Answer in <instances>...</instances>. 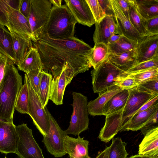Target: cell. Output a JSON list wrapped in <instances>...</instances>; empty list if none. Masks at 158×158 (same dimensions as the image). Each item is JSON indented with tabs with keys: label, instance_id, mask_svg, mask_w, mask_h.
Masks as SVG:
<instances>
[{
	"label": "cell",
	"instance_id": "1",
	"mask_svg": "<svg viewBox=\"0 0 158 158\" xmlns=\"http://www.w3.org/2000/svg\"><path fill=\"white\" fill-rule=\"evenodd\" d=\"M32 42L39 53L43 70L53 77L58 76L66 65L75 76L92 67L89 60L92 48L74 36L56 40L40 35Z\"/></svg>",
	"mask_w": 158,
	"mask_h": 158
},
{
	"label": "cell",
	"instance_id": "22",
	"mask_svg": "<svg viewBox=\"0 0 158 158\" xmlns=\"http://www.w3.org/2000/svg\"><path fill=\"white\" fill-rule=\"evenodd\" d=\"M136 58L135 49L118 54L110 53L108 60L118 68L126 72L136 64Z\"/></svg>",
	"mask_w": 158,
	"mask_h": 158
},
{
	"label": "cell",
	"instance_id": "6",
	"mask_svg": "<svg viewBox=\"0 0 158 158\" xmlns=\"http://www.w3.org/2000/svg\"><path fill=\"white\" fill-rule=\"evenodd\" d=\"M18 136L15 154L20 158H45L27 124L16 126Z\"/></svg>",
	"mask_w": 158,
	"mask_h": 158
},
{
	"label": "cell",
	"instance_id": "20",
	"mask_svg": "<svg viewBox=\"0 0 158 158\" xmlns=\"http://www.w3.org/2000/svg\"><path fill=\"white\" fill-rule=\"evenodd\" d=\"M10 33L13 48L18 64L23 59L33 47V42L31 38L26 35L14 32Z\"/></svg>",
	"mask_w": 158,
	"mask_h": 158
},
{
	"label": "cell",
	"instance_id": "5",
	"mask_svg": "<svg viewBox=\"0 0 158 158\" xmlns=\"http://www.w3.org/2000/svg\"><path fill=\"white\" fill-rule=\"evenodd\" d=\"M125 72L114 66L107 59L91 71L94 92L99 94L116 85L118 79Z\"/></svg>",
	"mask_w": 158,
	"mask_h": 158
},
{
	"label": "cell",
	"instance_id": "53",
	"mask_svg": "<svg viewBox=\"0 0 158 158\" xmlns=\"http://www.w3.org/2000/svg\"><path fill=\"white\" fill-rule=\"evenodd\" d=\"M104 150L102 151L99 152L95 158H102L104 155Z\"/></svg>",
	"mask_w": 158,
	"mask_h": 158
},
{
	"label": "cell",
	"instance_id": "19",
	"mask_svg": "<svg viewBox=\"0 0 158 158\" xmlns=\"http://www.w3.org/2000/svg\"><path fill=\"white\" fill-rule=\"evenodd\" d=\"M122 90L118 86L115 85L99 93L97 98L88 103L89 114L93 116L103 115V110L105 104L112 96Z\"/></svg>",
	"mask_w": 158,
	"mask_h": 158
},
{
	"label": "cell",
	"instance_id": "49",
	"mask_svg": "<svg viewBox=\"0 0 158 158\" xmlns=\"http://www.w3.org/2000/svg\"><path fill=\"white\" fill-rule=\"evenodd\" d=\"M121 36V35L115 34L111 35L109 40L108 45L115 43L119 39Z\"/></svg>",
	"mask_w": 158,
	"mask_h": 158
},
{
	"label": "cell",
	"instance_id": "9",
	"mask_svg": "<svg viewBox=\"0 0 158 158\" xmlns=\"http://www.w3.org/2000/svg\"><path fill=\"white\" fill-rule=\"evenodd\" d=\"M31 2L28 20L35 41L48 19L52 6L50 0H31Z\"/></svg>",
	"mask_w": 158,
	"mask_h": 158
},
{
	"label": "cell",
	"instance_id": "48",
	"mask_svg": "<svg viewBox=\"0 0 158 158\" xmlns=\"http://www.w3.org/2000/svg\"><path fill=\"white\" fill-rule=\"evenodd\" d=\"M158 95H156L145 103L135 113V114L145 110L154 105L158 104Z\"/></svg>",
	"mask_w": 158,
	"mask_h": 158
},
{
	"label": "cell",
	"instance_id": "42",
	"mask_svg": "<svg viewBox=\"0 0 158 158\" xmlns=\"http://www.w3.org/2000/svg\"><path fill=\"white\" fill-rule=\"evenodd\" d=\"M146 25L148 35L158 34V16L146 19Z\"/></svg>",
	"mask_w": 158,
	"mask_h": 158
},
{
	"label": "cell",
	"instance_id": "23",
	"mask_svg": "<svg viewBox=\"0 0 158 158\" xmlns=\"http://www.w3.org/2000/svg\"><path fill=\"white\" fill-rule=\"evenodd\" d=\"M128 90H122L112 96L104 106L103 115L106 116L123 109L129 96Z\"/></svg>",
	"mask_w": 158,
	"mask_h": 158
},
{
	"label": "cell",
	"instance_id": "33",
	"mask_svg": "<svg viewBox=\"0 0 158 158\" xmlns=\"http://www.w3.org/2000/svg\"><path fill=\"white\" fill-rule=\"evenodd\" d=\"M109 146V158H127L129 154L126 149L127 143L119 137L113 138Z\"/></svg>",
	"mask_w": 158,
	"mask_h": 158
},
{
	"label": "cell",
	"instance_id": "32",
	"mask_svg": "<svg viewBox=\"0 0 158 158\" xmlns=\"http://www.w3.org/2000/svg\"><path fill=\"white\" fill-rule=\"evenodd\" d=\"M95 25V30L93 36L94 44L103 43L108 45L111 34L107 26L106 17L99 23H96Z\"/></svg>",
	"mask_w": 158,
	"mask_h": 158
},
{
	"label": "cell",
	"instance_id": "39",
	"mask_svg": "<svg viewBox=\"0 0 158 158\" xmlns=\"http://www.w3.org/2000/svg\"><path fill=\"white\" fill-rule=\"evenodd\" d=\"M43 70L37 69L26 73L32 87L37 94L39 91Z\"/></svg>",
	"mask_w": 158,
	"mask_h": 158
},
{
	"label": "cell",
	"instance_id": "21",
	"mask_svg": "<svg viewBox=\"0 0 158 158\" xmlns=\"http://www.w3.org/2000/svg\"><path fill=\"white\" fill-rule=\"evenodd\" d=\"M138 154L152 157H158V127L144 136L139 145Z\"/></svg>",
	"mask_w": 158,
	"mask_h": 158
},
{
	"label": "cell",
	"instance_id": "29",
	"mask_svg": "<svg viewBox=\"0 0 158 158\" xmlns=\"http://www.w3.org/2000/svg\"><path fill=\"white\" fill-rule=\"evenodd\" d=\"M138 11L147 19L158 16V0H135Z\"/></svg>",
	"mask_w": 158,
	"mask_h": 158
},
{
	"label": "cell",
	"instance_id": "35",
	"mask_svg": "<svg viewBox=\"0 0 158 158\" xmlns=\"http://www.w3.org/2000/svg\"><path fill=\"white\" fill-rule=\"evenodd\" d=\"M130 74L132 75L138 85L148 81L158 79V68H150Z\"/></svg>",
	"mask_w": 158,
	"mask_h": 158
},
{
	"label": "cell",
	"instance_id": "46",
	"mask_svg": "<svg viewBox=\"0 0 158 158\" xmlns=\"http://www.w3.org/2000/svg\"><path fill=\"white\" fill-rule=\"evenodd\" d=\"M106 16H114L109 0H98Z\"/></svg>",
	"mask_w": 158,
	"mask_h": 158
},
{
	"label": "cell",
	"instance_id": "31",
	"mask_svg": "<svg viewBox=\"0 0 158 158\" xmlns=\"http://www.w3.org/2000/svg\"><path fill=\"white\" fill-rule=\"evenodd\" d=\"M137 44L135 41L121 36L118 41L108 46L110 53L118 54L135 50Z\"/></svg>",
	"mask_w": 158,
	"mask_h": 158
},
{
	"label": "cell",
	"instance_id": "28",
	"mask_svg": "<svg viewBox=\"0 0 158 158\" xmlns=\"http://www.w3.org/2000/svg\"><path fill=\"white\" fill-rule=\"evenodd\" d=\"M129 19L134 27L141 36H144L148 35L146 29V19L140 15L138 11L135 0H131Z\"/></svg>",
	"mask_w": 158,
	"mask_h": 158
},
{
	"label": "cell",
	"instance_id": "52",
	"mask_svg": "<svg viewBox=\"0 0 158 158\" xmlns=\"http://www.w3.org/2000/svg\"><path fill=\"white\" fill-rule=\"evenodd\" d=\"M109 147H106L104 150V154L102 158H109Z\"/></svg>",
	"mask_w": 158,
	"mask_h": 158
},
{
	"label": "cell",
	"instance_id": "44",
	"mask_svg": "<svg viewBox=\"0 0 158 158\" xmlns=\"http://www.w3.org/2000/svg\"><path fill=\"white\" fill-rule=\"evenodd\" d=\"M8 59L6 57L0 53V92L2 86L5 68Z\"/></svg>",
	"mask_w": 158,
	"mask_h": 158
},
{
	"label": "cell",
	"instance_id": "11",
	"mask_svg": "<svg viewBox=\"0 0 158 158\" xmlns=\"http://www.w3.org/2000/svg\"><path fill=\"white\" fill-rule=\"evenodd\" d=\"M128 90L129 96L122 115L120 131L145 103L156 96L137 86Z\"/></svg>",
	"mask_w": 158,
	"mask_h": 158
},
{
	"label": "cell",
	"instance_id": "8",
	"mask_svg": "<svg viewBox=\"0 0 158 158\" xmlns=\"http://www.w3.org/2000/svg\"><path fill=\"white\" fill-rule=\"evenodd\" d=\"M15 3L11 0L0 17V24L8 28L10 32L27 35L32 42L35 41L28 20L15 9Z\"/></svg>",
	"mask_w": 158,
	"mask_h": 158
},
{
	"label": "cell",
	"instance_id": "26",
	"mask_svg": "<svg viewBox=\"0 0 158 158\" xmlns=\"http://www.w3.org/2000/svg\"><path fill=\"white\" fill-rule=\"evenodd\" d=\"M0 53L6 57L14 64L17 61L14 51L10 32L0 24Z\"/></svg>",
	"mask_w": 158,
	"mask_h": 158
},
{
	"label": "cell",
	"instance_id": "45",
	"mask_svg": "<svg viewBox=\"0 0 158 158\" xmlns=\"http://www.w3.org/2000/svg\"><path fill=\"white\" fill-rule=\"evenodd\" d=\"M106 23L109 30L111 35H117V29L114 16H106Z\"/></svg>",
	"mask_w": 158,
	"mask_h": 158
},
{
	"label": "cell",
	"instance_id": "40",
	"mask_svg": "<svg viewBox=\"0 0 158 158\" xmlns=\"http://www.w3.org/2000/svg\"><path fill=\"white\" fill-rule=\"evenodd\" d=\"M158 110H157L150 119L139 130L144 136L150 131L158 127Z\"/></svg>",
	"mask_w": 158,
	"mask_h": 158
},
{
	"label": "cell",
	"instance_id": "47",
	"mask_svg": "<svg viewBox=\"0 0 158 158\" xmlns=\"http://www.w3.org/2000/svg\"><path fill=\"white\" fill-rule=\"evenodd\" d=\"M124 15L129 19V12L131 6V0H116Z\"/></svg>",
	"mask_w": 158,
	"mask_h": 158
},
{
	"label": "cell",
	"instance_id": "18",
	"mask_svg": "<svg viewBox=\"0 0 158 158\" xmlns=\"http://www.w3.org/2000/svg\"><path fill=\"white\" fill-rule=\"evenodd\" d=\"M123 109L106 116L105 124L101 129L98 138L102 142L107 143L120 131Z\"/></svg>",
	"mask_w": 158,
	"mask_h": 158
},
{
	"label": "cell",
	"instance_id": "4",
	"mask_svg": "<svg viewBox=\"0 0 158 158\" xmlns=\"http://www.w3.org/2000/svg\"><path fill=\"white\" fill-rule=\"evenodd\" d=\"M73 111L69 126L64 131L65 134L79 136L88 129L89 119L87 109L88 98L81 93H72Z\"/></svg>",
	"mask_w": 158,
	"mask_h": 158
},
{
	"label": "cell",
	"instance_id": "16",
	"mask_svg": "<svg viewBox=\"0 0 158 158\" xmlns=\"http://www.w3.org/2000/svg\"><path fill=\"white\" fill-rule=\"evenodd\" d=\"M158 34L144 36L137 44L135 51L136 64L150 60L158 55Z\"/></svg>",
	"mask_w": 158,
	"mask_h": 158
},
{
	"label": "cell",
	"instance_id": "36",
	"mask_svg": "<svg viewBox=\"0 0 158 158\" xmlns=\"http://www.w3.org/2000/svg\"><path fill=\"white\" fill-rule=\"evenodd\" d=\"M153 68H158V55L150 60L136 64L125 73H131Z\"/></svg>",
	"mask_w": 158,
	"mask_h": 158
},
{
	"label": "cell",
	"instance_id": "17",
	"mask_svg": "<svg viewBox=\"0 0 158 158\" xmlns=\"http://www.w3.org/2000/svg\"><path fill=\"white\" fill-rule=\"evenodd\" d=\"M89 143L79 135L74 138L66 135L64 138V151L70 158H91L89 155Z\"/></svg>",
	"mask_w": 158,
	"mask_h": 158
},
{
	"label": "cell",
	"instance_id": "25",
	"mask_svg": "<svg viewBox=\"0 0 158 158\" xmlns=\"http://www.w3.org/2000/svg\"><path fill=\"white\" fill-rule=\"evenodd\" d=\"M18 68L27 73L35 69L43 70L41 58L37 48H31L23 59L17 64Z\"/></svg>",
	"mask_w": 158,
	"mask_h": 158
},
{
	"label": "cell",
	"instance_id": "30",
	"mask_svg": "<svg viewBox=\"0 0 158 158\" xmlns=\"http://www.w3.org/2000/svg\"><path fill=\"white\" fill-rule=\"evenodd\" d=\"M52 78V74L43 70L37 95L42 106L44 108L46 106L49 99L51 81Z\"/></svg>",
	"mask_w": 158,
	"mask_h": 158
},
{
	"label": "cell",
	"instance_id": "3",
	"mask_svg": "<svg viewBox=\"0 0 158 158\" xmlns=\"http://www.w3.org/2000/svg\"><path fill=\"white\" fill-rule=\"evenodd\" d=\"M77 23L65 4L60 7L53 6L48 19L40 35L56 40L72 38L74 37L75 26Z\"/></svg>",
	"mask_w": 158,
	"mask_h": 158
},
{
	"label": "cell",
	"instance_id": "38",
	"mask_svg": "<svg viewBox=\"0 0 158 158\" xmlns=\"http://www.w3.org/2000/svg\"><path fill=\"white\" fill-rule=\"evenodd\" d=\"M96 23H98L106 16L98 0H86Z\"/></svg>",
	"mask_w": 158,
	"mask_h": 158
},
{
	"label": "cell",
	"instance_id": "51",
	"mask_svg": "<svg viewBox=\"0 0 158 158\" xmlns=\"http://www.w3.org/2000/svg\"><path fill=\"white\" fill-rule=\"evenodd\" d=\"M154 157H152L148 156L141 155L138 154L134 155H132L129 158H154Z\"/></svg>",
	"mask_w": 158,
	"mask_h": 158
},
{
	"label": "cell",
	"instance_id": "14",
	"mask_svg": "<svg viewBox=\"0 0 158 158\" xmlns=\"http://www.w3.org/2000/svg\"><path fill=\"white\" fill-rule=\"evenodd\" d=\"M18 136L12 122L0 119V152L7 154H15Z\"/></svg>",
	"mask_w": 158,
	"mask_h": 158
},
{
	"label": "cell",
	"instance_id": "2",
	"mask_svg": "<svg viewBox=\"0 0 158 158\" xmlns=\"http://www.w3.org/2000/svg\"><path fill=\"white\" fill-rule=\"evenodd\" d=\"M22 79L14 63L8 59L6 64L2 86L0 92V119L13 122L15 106L22 87Z\"/></svg>",
	"mask_w": 158,
	"mask_h": 158
},
{
	"label": "cell",
	"instance_id": "12",
	"mask_svg": "<svg viewBox=\"0 0 158 158\" xmlns=\"http://www.w3.org/2000/svg\"><path fill=\"white\" fill-rule=\"evenodd\" d=\"M117 27V35L124 36L139 43L141 36L124 14L116 0H109Z\"/></svg>",
	"mask_w": 158,
	"mask_h": 158
},
{
	"label": "cell",
	"instance_id": "34",
	"mask_svg": "<svg viewBox=\"0 0 158 158\" xmlns=\"http://www.w3.org/2000/svg\"><path fill=\"white\" fill-rule=\"evenodd\" d=\"M29 92L27 84L24 79L23 85L18 94L15 103V110L21 114H28Z\"/></svg>",
	"mask_w": 158,
	"mask_h": 158
},
{
	"label": "cell",
	"instance_id": "27",
	"mask_svg": "<svg viewBox=\"0 0 158 158\" xmlns=\"http://www.w3.org/2000/svg\"><path fill=\"white\" fill-rule=\"evenodd\" d=\"M110 53L108 45L103 43L94 44L90 57V64L95 69L107 60Z\"/></svg>",
	"mask_w": 158,
	"mask_h": 158
},
{
	"label": "cell",
	"instance_id": "54",
	"mask_svg": "<svg viewBox=\"0 0 158 158\" xmlns=\"http://www.w3.org/2000/svg\"><path fill=\"white\" fill-rule=\"evenodd\" d=\"M4 158H7L6 157V156H5V157ZM15 158H20V157H19V156L18 157H16Z\"/></svg>",
	"mask_w": 158,
	"mask_h": 158
},
{
	"label": "cell",
	"instance_id": "24",
	"mask_svg": "<svg viewBox=\"0 0 158 158\" xmlns=\"http://www.w3.org/2000/svg\"><path fill=\"white\" fill-rule=\"evenodd\" d=\"M158 104L135 115L121 131H137L143 127L158 110Z\"/></svg>",
	"mask_w": 158,
	"mask_h": 158
},
{
	"label": "cell",
	"instance_id": "13",
	"mask_svg": "<svg viewBox=\"0 0 158 158\" xmlns=\"http://www.w3.org/2000/svg\"><path fill=\"white\" fill-rule=\"evenodd\" d=\"M75 77L73 72L66 65L58 76L53 77L51 81L49 99L56 105L62 104L66 87Z\"/></svg>",
	"mask_w": 158,
	"mask_h": 158
},
{
	"label": "cell",
	"instance_id": "41",
	"mask_svg": "<svg viewBox=\"0 0 158 158\" xmlns=\"http://www.w3.org/2000/svg\"><path fill=\"white\" fill-rule=\"evenodd\" d=\"M137 87L155 95H158V79L147 81L138 85Z\"/></svg>",
	"mask_w": 158,
	"mask_h": 158
},
{
	"label": "cell",
	"instance_id": "50",
	"mask_svg": "<svg viewBox=\"0 0 158 158\" xmlns=\"http://www.w3.org/2000/svg\"><path fill=\"white\" fill-rule=\"evenodd\" d=\"M53 6L56 7H60L61 6L62 0H50Z\"/></svg>",
	"mask_w": 158,
	"mask_h": 158
},
{
	"label": "cell",
	"instance_id": "55",
	"mask_svg": "<svg viewBox=\"0 0 158 158\" xmlns=\"http://www.w3.org/2000/svg\"><path fill=\"white\" fill-rule=\"evenodd\" d=\"M154 158H158V157H155Z\"/></svg>",
	"mask_w": 158,
	"mask_h": 158
},
{
	"label": "cell",
	"instance_id": "43",
	"mask_svg": "<svg viewBox=\"0 0 158 158\" xmlns=\"http://www.w3.org/2000/svg\"><path fill=\"white\" fill-rule=\"evenodd\" d=\"M31 8V0H19L18 10L27 19Z\"/></svg>",
	"mask_w": 158,
	"mask_h": 158
},
{
	"label": "cell",
	"instance_id": "10",
	"mask_svg": "<svg viewBox=\"0 0 158 158\" xmlns=\"http://www.w3.org/2000/svg\"><path fill=\"white\" fill-rule=\"evenodd\" d=\"M45 108L49 119L50 127L47 135L43 136L42 141L49 153L55 157H61L66 154L64 144V138L66 135L46 106Z\"/></svg>",
	"mask_w": 158,
	"mask_h": 158
},
{
	"label": "cell",
	"instance_id": "15",
	"mask_svg": "<svg viewBox=\"0 0 158 158\" xmlns=\"http://www.w3.org/2000/svg\"><path fill=\"white\" fill-rule=\"evenodd\" d=\"M64 1L77 23L89 27L95 24V20L86 0Z\"/></svg>",
	"mask_w": 158,
	"mask_h": 158
},
{
	"label": "cell",
	"instance_id": "37",
	"mask_svg": "<svg viewBox=\"0 0 158 158\" xmlns=\"http://www.w3.org/2000/svg\"><path fill=\"white\" fill-rule=\"evenodd\" d=\"M116 85L123 90H128L135 88L137 86L132 75L126 73L125 72L123 76L118 78Z\"/></svg>",
	"mask_w": 158,
	"mask_h": 158
},
{
	"label": "cell",
	"instance_id": "7",
	"mask_svg": "<svg viewBox=\"0 0 158 158\" xmlns=\"http://www.w3.org/2000/svg\"><path fill=\"white\" fill-rule=\"evenodd\" d=\"M24 79L29 92L28 114L33 123L43 136H46L50 129V122L45 108L42 106L37 94L32 87L26 73Z\"/></svg>",
	"mask_w": 158,
	"mask_h": 158
}]
</instances>
